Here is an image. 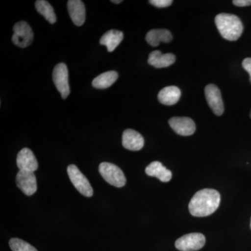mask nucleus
I'll return each mask as SVG.
<instances>
[{"instance_id": "nucleus-26", "label": "nucleus", "mask_w": 251, "mask_h": 251, "mask_svg": "<svg viewBox=\"0 0 251 251\" xmlns=\"http://www.w3.org/2000/svg\"><path fill=\"white\" fill-rule=\"evenodd\" d=\"M250 117H251V112H250Z\"/></svg>"}, {"instance_id": "nucleus-6", "label": "nucleus", "mask_w": 251, "mask_h": 251, "mask_svg": "<svg viewBox=\"0 0 251 251\" xmlns=\"http://www.w3.org/2000/svg\"><path fill=\"white\" fill-rule=\"evenodd\" d=\"M14 32L12 41L15 45L22 49L31 45L34 39V34L27 23L20 21L16 23L14 27Z\"/></svg>"}, {"instance_id": "nucleus-24", "label": "nucleus", "mask_w": 251, "mask_h": 251, "mask_svg": "<svg viewBox=\"0 0 251 251\" xmlns=\"http://www.w3.org/2000/svg\"><path fill=\"white\" fill-rule=\"evenodd\" d=\"M232 3L235 6L243 7V6H250L251 5V0H234Z\"/></svg>"}, {"instance_id": "nucleus-5", "label": "nucleus", "mask_w": 251, "mask_h": 251, "mask_svg": "<svg viewBox=\"0 0 251 251\" xmlns=\"http://www.w3.org/2000/svg\"><path fill=\"white\" fill-rule=\"evenodd\" d=\"M52 80L57 90L60 92L62 99H67L70 94V87L69 83V71L65 64L59 63L55 66L52 72Z\"/></svg>"}, {"instance_id": "nucleus-11", "label": "nucleus", "mask_w": 251, "mask_h": 251, "mask_svg": "<svg viewBox=\"0 0 251 251\" xmlns=\"http://www.w3.org/2000/svg\"><path fill=\"white\" fill-rule=\"evenodd\" d=\"M16 163L20 171L34 173L39 168V164L34 153L28 148H23L18 153Z\"/></svg>"}, {"instance_id": "nucleus-23", "label": "nucleus", "mask_w": 251, "mask_h": 251, "mask_svg": "<svg viewBox=\"0 0 251 251\" xmlns=\"http://www.w3.org/2000/svg\"><path fill=\"white\" fill-rule=\"evenodd\" d=\"M243 68L250 75V81L251 82V58L248 57L244 59L242 62Z\"/></svg>"}, {"instance_id": "nucleus-18", "label": "nucleus", "mask_w": 251, "mask_h": 251, "mask_svg": "<svg viewBox=\"0 0 251 251\" xmlns=\"http://www.w3.org/2000/svg\"><path fill=\"white\" fill-rule=\"evenodd\" d=\"M124 39V34L118 30H109L102 36L100 39V45L106 46L108 52H111L121 44Z\"/></svg>"}, {"instance_id": "nucleus-3", "label": "nucleus", "mask_w": 251, "mask_h": 251, "mask_svg": "<svg viewBox=\"0 0 251 251\" xmlns=\"http://www.w3.org/2000/svg\"><path fill=\"white\" fill-rule=\"evenodd\" d=\"M99 171L109 184L115 187H123L126 182L125 174L116 165L103 162L99 165Z\"/></svg>"}, {"instance_id": "nucleus-9", "label": "nucleus", "mask_w": 251, "mask_h": 251, "mask_svg": "<svg viewBox=\"0 0 251 251\" xmlns=\"http://www.w3.org/2000/svg\"><path fill=\"white\" fill-rule=\"evenodd\" d=\"M16 181L18 187L26 196H32L37 191L36 177L33 172L20 171L16 175Z\"/></svg>"}, {"instance_id": "nucleus-10", "label": "nucleus", "mask_w": 251, "mask_h": 251, "mask_svg": "<svg viewBox=\"0 0 251 251\" xmlns=\"http://www.w3.org/2000/svg\"><path fill=\"white\" fill-rule=\"evenodd\" d=\"M169 125L175 133L183 136L193 135L196 129V124L189 117H173L169 120Z\"/></svg>"}, {"instance_id": "nucleus-13", "label": "nucleus", "mask_w": 251, "mask_h": 251, "mask_svg": "<svg viewBox=\"0 0 251 251\" xmlns=\"http://www.w3.org/2000/svg\"><path fill=\"white\" fill-rule=\"evenodd\" d=\"M69 16L76 26H82L85 21L86 10L84 3L80 0H69L67 4Z\"/></svg>"}, {"instance_id": "nucleus-20", "label": "nucleus", "mask_w": 251, "mask_h": 251, "mask_svg": "<svg viewBox=\"0 0 251 251\" xmlns=\"http://www.w3.org/2000/svg\"><path fill=\"white\" fill-rule=\"evenodd\" d=\"M36 11L46 18L50 24H54L57 21L54 9L49 1L45 0H38L35 3Z\"/></svg>"}, {"instance_id": "nucleus-21", "label": "nucleus", "mask_w": 251, "mask_h": 251, "mask_svg": "<svg viewBox=\"0 0 251 251\" xmlns=\"http://www.w3.org/2000/svg\"><path fill=\"white\" fill-rule=\"evenodd\" d=\"M9 247L12 251H38L29 243L18 238H12L9 241Z\"/></svg>"}, {"instance_id": "nucleus-17", "label": "nucleus", "mask_w": 251, "mask_h": 251, "mask_svg": "<svg viewBox=\"0 0 251 251\" xmlns=\"http://www.w3.org/2000/svg\"><path fill=\"white\" fill-rule=\"evenodd\" d=\"M173 40L171 31L165 29H151L146 35L147 42L152 47L159 46L160 43H170Z\"/></svg>"}, {"instance_id": "nucleus-1", "label": "nucleus", "mask_w": 251, "mask_h": 251, "mask_svg": "<svg viewBox=\"0 0 251 251\" xmlns=\"http://www.w3.org/2000/svg\"><path fill=\"white\" fill-rule=\"evenodd\" d=\"M221 202V196L217 191L204 188L198 191L189 202L188 209L196 217L210 216L217 210Z\"/></svg>"}, {"instance_id": "nucleus-4", "label": "nucleus", "mask_w": 251, "mask_h": 251, "mask_svg": "<svg viewBox=\"0 0 251 251\" xmlns=\"http://www.w3.org/2000/svg\"><path fill=\"white\" fill-rule=\"evenodd\" d=\"M67 173L72 184L81 194L86 197H92L93 196V188L90 183L76 166L70 165L68 166Z\"/></svg>"}, {"instance_id": "nucleus-2", "label": "nucleus", "mask_w": 251, "mask_h": 251, "mask_svg": "<svg viewBox=\"0 0 251 251\" xmlns=\"http://www.w3.org/2000/svg\"><path fill=\"white\" fill-rule=\"evenodd\" d=\"M215 23L221 35L227 41L238 40L244 31L242 21L234 14H218L215 18Z\"/></svg>"}, {"instance_id": "nucleus-15", "label": "nucleus", "mask_w": 251, "mask_h": 251, "mask_svg": "<svg viewBox=\"0 0 251 251\" xmlns=\"http://www.w3.org/2000/svg\"><path fill=\"white\" fill-rule=\"evenodd\" d=\"M145 173L148 176L158 178L162 182H168L171 181L173 176L171 171L167 169L159 161H153L150 163L145 169Z\"/></svg>"}, {"instance_id": "nucleus-25", "label": "nucleus", "mask_w": 251, "mask_h": 251, "mask_svg": "<svg viewBox=\"0 0 251 251\" xmlns=\"http://www.w3.org/2000/svg\"><path fill=\"white\" fill-rule=\"evenodd\" d=\"M112 2L115 3V4H120L122 2V0H118V1H115V0H112Z\"/></svg>"}, {"instance_id": "nucleus-12", "label": "nucleus", "mask_w": 251, "mask_h": 251, "mask_svg": "<svg viewBox=\"0 0 251 251\" xmlns=\"http://www.w3.org/2000/svg\"><path fill=\"white\" fill-rule=\"evenodd\" d=\"M145 140L143 137L136 130L127 129L122 135V145L130 151H138L143 148Z\"/></svg>"}, {"instance_id": "nucleus-16", "label": "nucleus", "mask_w": 251, "mask_h": 251, "mask_svg": "<svg viewBox=\"0 0 251 251\" xmlns=\"http://www.w3.org/2000/svg\"><path fill=\"white\" fill-rule=\"evenodd\" d=\"M181 90L176 86H168L160 91L158 99L160 103L166 105H175L181 97Z\"/></svg>"}, {"instance_id": "nucleus-22", "label": "nucleus", "mask_w": 251, "mask_h": 251, "mask_svg": "<svg viewBox=\"0 0 251 251\" xmlns=\"http://www.w3.org/2000/svg\"><path fill=\"white\" fill-rule=\"evenodd\" d=\"M149 2L158 8H166L171 6L173 1L172 0H150Z\"/></svg>"}, {"instance_id": "nucleus-8", "label": "nucleus", "mask_w": 251, "mask_h": 251, "mask_svg": "<svg viewBox=\"0 0 251 251\" xmlns=\"http://www.w3.org/2000/svg\"><path fill=\"white\" fill-rule=\"evenodd\" d=\"M204 94L208 105L213 112L218 116L222 115L224 112V105L221 91L218 88L217 86L212 84L206 85L204 89Z\"/></svg>"}, {"instance_id": "nucleus-27", "label": "nucleus", "mask_w": 251, "mask_h": 251, "mask_svg": "<svg viewBox=\"0 0 251 251\" xmlns=\"http://www.w3.org/2000/svg\"></svg>"}, {"instance_id": "nucleus-14", "label": "nucleus", "mask_w": 251, "mask_h": 251, "mask_svg": "<svg viewBox=\"0 0 251 251\" xmlns=\"http://www.w3.org/2000/svg\"><path fill=\"white\" fill-rule=\"evenodd\" d=\"M176 61L175 54L172 53L163 54L160 50H154L149 55L148 63L152 67L161 69L168 67L174 64Z\"/></svg>"}, {"instance_id": "nucleus-7", "label": "nucleus", "mask_w": 251, "mask_h": 251, "mask_svg": "<svg viewBox=\"0 0 251 251\" xmlns=\"http://www.w3.org/2000/svg\"><path fill=\"white\" fill-rule=\"evenodd\" d=\"M205 237L201 233H190L179 238L175 242V247L180 251H196L205 244Z\"/></svg>"}, {"instance_id": "nucleus-19", "label": "nucleus", "mask_w": 251, "mask_h": 251, "mask_svg": "<svg viewBox=\"0 0 251 251\" xmlns=\"http://www.w3.org/2000/svg\"><path fill=\"white\" fill-rule=\"evenodd\" d=\"M118 78V74L115 71H110L100 74L92 81V85L97 89L108 88L113 85Z\"/></svg>"}]
</instances>
